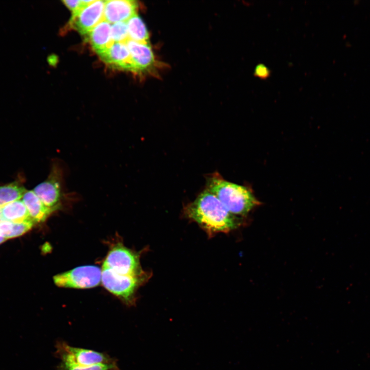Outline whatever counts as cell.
Listing matches in <instances>:
<instances>
[{
  "label": "cell",
  "instance_id": "1",
  "mask_svg": "<svg viewBox=\"0 0 370 370\" xmlns=\"http://www.w3.org/2000/svg\"><path fill=\"white\" fill-rule=\"evenodd\" d=\"M184 213L210 235L228 232L239 225L237 216L230 213L218 198L207 189L185 208Z\"/></svg>",
  "mask_w": 370,
  "mask_h": 370
},
{
  "label": "cell",
  "instance_id": "2",
  "mask_svg": "<svg viewBox=\"0 0 370 370\" xmlns=\"http://www.w3.org/2000/svg\"><path fill=\"white\" fill-rule=\"evenodd\" d=\"M207 189L235 216L246 215L259 205L258 201L247 188L228 181L218 174H214L209 178Z\"/></svg>",
  "mask_w": 370,
  "mask_h": 370
},
{
  "label": "cell",
  "instance_id": "3",
  "mask_svg": "<svg viewBox=\"0 0 370 370\" xmlns=\"http://www.w3.org/2000/svg\"><path fill=\"white\" fill-rule=\"evenodd\" d=\"M55 348V356L64 364L79 366L117 364L116 359L106 353L72 346L64 341H57Z\"/></svg>",
  "mask_w": 370,
  "mask_h": 370
},
{
  "label": "cell",
  "instance_id": "4",
  "mask_svg": "<svg viewBox=\"0 0 370 370\" xmlns=\"http://www.w3.org/2000/svg\"><path fill=\"white\" fill-rule=\"evenodd\" d=\"M146 276L123 275L102 268L101 283L105 289L125 304L133 306L136 302V290L143 283Z\"/></svg>",
  "mask_w": 370,
  "mask_h": 370
},
{
  "label": "cell",
  "instance_id": "5",
  "mask_svg": "<svg viewBox=\"0 0 370 370\" xmlns=\"http://www.w3.org/2000/svg\"><path fill=\"white\" fill-rule=\"evenodd\" d=\"M102 268L123 275H146L140 266L139 254L119 244L108 252Z\"/></svg>",
  "mask_w": 370,
  "mask_h": 370
},
{
  "label": "cell",
  "instance_id": "6",
  "mask_svg": "<svg viewBox=\"0 0 370 370\" xmlns=\"http://www.w3.org/2000/svg\"><path fill=\"white\" fill-rule=\"evenodd\" d=\"M102 269L93 265L76 267L53 276L59 287L87 289L98 286L101 282Z\"/></svg>",
  "mask_w": 370,
  "mask_h": 370
},
{
  "label": "cell",
  "instance_id": "7",
  "mask_svg": "<svg viewBox=\"0 0 370 370\" xmlns=\"http://www.w3.org/2000/svg\"><path fill=\"white\" fill-rule=\"evenodd\" d=\"M33 192L47 207L55 210L62 197V172L53 164L47 178L33 189Z\"/></svg>",
  "mask_w": 370,
  "mask_h": 370
},
{
  "label": "cell",
  "instance_id": "8",
  "mask_svg": "<svg viewBox=\"0 0 370 370\" xmlns=\"http://www.w3.org/2000/svg\"><path fill=\"white\" fill-rule=\"evenodd\" d=\"M105 1H94L77 13L72 14L70 26L82 35H86L104 20Z\"/></svg>",
  "mask_w": 370,
  "mask_h": 370
},
{
  "label": "cell",
  "instance_id": "9",
  "mask_svg": "<svg viewBox=\"0 0 370 370\" xmlns=\"http://www.w3.org/2000/svg\"><path fill=\"white\" fill-rule=\"evenodd\" d=\"M138 4L131 0L105 1L104 20L113 24L126 22L137 14Z\"/></svg>",
  "mask_w": 370,
  "mask_h": 370
},
{
  "label": "cell",
  "instance_id": "10",
  "mask_svg": "<svg viewBox=\"0 0 370 370\" xmlns=\"http://www.w3.org/2000/svg\"><path fill=\"white\" fill-rule=\"evenodd\" d=\"M125 44L135 66L136 72L153 69L156 60L150 43H139L129 39Z\"/></svg>",
  "mask_w": 370,
  "mask_h": 370
},
{
  "label": "cell",
  "instance_id": "11",
  "mask_svg": "<svg viewBox=\"0 0 370 370\" xmlns=\"http://www.w3.org/2000/svg\"><path fill=\"white\" fill-rule=\"evenodd\" d=\"M106 64L116 68L136 72L125 43H114L106 50L98 54Z\"/></svg>",
  "mask_w": 370,
  "mask_h": 370
},
{
  "label": "cell",
  "instance_id": "12",
  "mask_svg": "<svg viewBox=\"0 0 370 370\" xmlns=\"http://www.w3.org/2000/svg\"><path fill=\"white\" fill-rule=\"evenodd\" d=\"M90 44L99 54L109 48L114 43L111 36V24L103 20L88 34Z\"/></svg>",
  "mask_w": 370,
  "mask_h": 370
},
{
  "label": "cell",
  "instance_id": "13",
  "mask_svg": "<svg viewBox=\"0 0 370 370\" xmlns=\"http://www.w3.org/2000/svg\"><path fill=\"white\" fill-rule=\"evenodd\" d=\"M21 199L34 223L44 221L54 210L46 206L33 190H26Z\"/></svg>",
  "mask_w": 370,
  "mask_h": 370
},
{
  "label": "cell",
  "instance_id": "14",
  "mask_svg": "<svg viewBox=\"0 0 370 370\" xmlns=\"http://www.w3.org/2000/svg\"><path fill=\"white\" fill-rule=\"evenodd\" d=\"M1 220L21 222L31 220L27 208L21 199L10 202L0 208Z\"/></svg>",
  "mask_w": 370,
  "mask_h": 370
},
{
  "label": "cell",
  "instance_id": "15",
  "mask_svg": "<svg viewBox=\"0 0 370 370\" xmlns=\"http://www.w3.org/2000/svg\"><path fill=\"white\" fill-rule=\"evenodd\" d=\"M34 223L32 220L21 222L0 220V235L6 239L22 236L32 229Z\"/></svg>",
  "mask_w": 370,
  "mask_h": 370
},
{
  "label": "cell",
  "instance_id": "16",
  "mask_svg": "<svg viewBox=\"0 0 370 370\" xmlns=\"http://www.w3.org/2000/svg\"><path fill=\"white\" fill-rule=\"evenodd\" d=\"M126 24L130 40L139 43H150L147 28L137 14L127 21Z\"/></svg>",
  "mask_w": 370,
  "mask_h": 370
},
{
  "label": "cell",
  "instance_id": "17",
  "mask_svg": "<svg viewBox=\"0 0 370 370\" xmlns=\"http://www.w3.org/2000/svg\"><path fill=\"white\" fill-rule=\"evenodd\" d=\"M26 191L22 185L16 181L0 186V208L21 199Z\"/></svg>",
  "mask_w": 370,
  "mask_h": 370
},
{
  "label": "cell",
  "instance_id": "18",
  "mask_svg": "<svg viewBox=\"0 0 370 370\" xmlns=\"http://www.w3.org/2000/svg\"><path fill=\"white\" fill-rule=\"evenodd\" d=\"M56 370H120L118 364H98L91 366L69 365L60 362Z\"/></svg>",
  "mask_w": 370,
  "mask_h": 370
},
{
  "label": "cell",
  "instance_id": "19",
  "mask_svg": "<svg viewBox=\"0 0 370 370\" xmlns=\"http://www.w3.org/2000/svg\"><path fill=\"white\" fill-rule=\"evenodd\" d=\"M111 36L114 43H125L130 39L126 22L111 24Z\"/></svg>",
  "mask_w": 370,
  "mask_h": 370
},
{
  "label": "cell",
  "instance_id": "20",
  "mask_svg": "<svg viewBox=\"0 0 370 370\" xmlns=\"http://www.w3.org/2000/svg\"><path fill=\"white\" fill-rule=\"evenodd\" d=\"M94 1H84V0H76V1H63V4L71 11L72 14H73L83 7L86 6L91 3Z\"/></svg>",
  "mask_w": 370,
  "mask_h": 370
},
{
  "label": "cell",
  "instance_id": "21",
  "mask_svg": "<svg viewBox=\"0 0 370 370\" xmlns=\"http://www.w3.org/2000/svg\"><path fill=\"white\" fill-rule=\"evenodd\" d=\"M253 74L260 79H266L270 76L271 71L265 64L260 63L255 66Z\"/></svg>",
  "mask_w": 370,
  "mask_h": 370
},
{
  "label": "cell",
  "instance_id": "22",
  "mask_svg": "<svg viewBox=\"0 0 370 370\" xmlns=\"http://www.w3.org/2000/svg\"><path fill=\"white\" fill-rule=\"evenodd\" d=\"M7 239L3 236L0 235V244L6 241Z\"/></svg>",
  "mask_w": 370,
  "mask_h": 370
},
{
  "label": "cell",
  "instance_id": "23",
  "mask_svg": "<svg viewBox=\"0 0 370 370\" xmlns=\"http://www.w3.org/2000/svg\"><path fill=\"white\" fill-rule=\"evenodd\" d=\"M0 220H1V218H0Z\"/></svg>",
  "mask_w": 370,
  "mask_h": 370
}]
</instances>
